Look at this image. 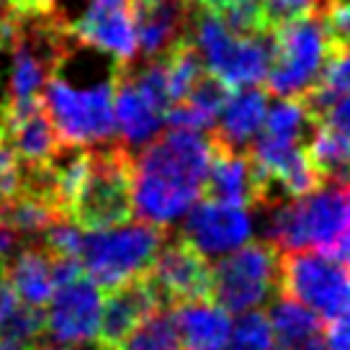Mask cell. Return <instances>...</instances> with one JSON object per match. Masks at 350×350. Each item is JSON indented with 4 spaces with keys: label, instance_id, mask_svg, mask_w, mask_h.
I'll list each match as a JSON object with an SVG mask.
<instances>
[{
    "label": "cell",
    "instance_id": "1",
    "mask_svg": "<svg viewBox=\"0 0 350 350\" xmlns=\"http://www.w3.org/2000/svg\"><path fill=\"white\" fill-rule=\"evenodd\" d=\"M211 163V131H160L150 144L131 154V204L134 217L170 227L188 214L204 193Z\"/></svg>",
    "mask_w": 350,
    "mask_h": 350
},
{
    "label": "cell",
    "instance_id": "2",
    "mask_svg": "<svg viewBox=\"0 0 350 350\" xmlns=\"http://www.w3.org/2000/svg\"><path fill=\"white\" fill-rule=\"evenodd\" d=\"M121 67H111L85 88L70 83L59 70H52L42 88V100L59 142L67 147H96L116 139L113 93Z\"/></svg>",
    "mask_w": 350,
    "mask_h": 350
},
{
    "label": "cell",
    "instance_id": "3",
    "mask_svg": "<svg viewBox=\"0 0 350 350\" xmlns=\"http://www.w3.org/2000/svg\"><path fill=\"white\" fill-rule=\"evenodd\" d=\"M170 234V227H160L144 219H129L103 230H85L80 260L85 265V273L106 291L134 275L147 273Z\"/></svg>",
    "mask_w": 350,
    "mask_h": 350
},
{
    "label": "cell",
    "instance_id": "4",
    "mask_svg": "<svg viewBox=\"0 0 350 350\" xmlns=\"http://www.w3.org/2000/svg\"><path fill=\"white\" fill-rule=\"evenodd\" d=\"M191 36L204 67L232 90L262 85L273 62V31L242 36L230 31L217 16L193 11Z\"/></svg>",
    "mask_w": 350,
    "mask_h": 350
},
{
    "label": "cell",
    "instance_id": "5",
    "mask_svg": "<svg viewBox=\"0 0 350 350\" xmlns=\"http://www.w3.org/2000/svg\"><path fill=\"white\" fill-rule=\"evenodd\" d=\"M134 217L131 152L116 139L90 147V163L70 219L83 230H103Z\"/></svg>",
    "mask_w": 350,
    "mask_h": 350
},
{
    "label": "cell",
    "instance_id": "6",
    "mask_svg": "<svg viewBox=\"0 0 350 350\" xmlns=\"http://www.w3.org/2000/svg\"><path fill=\"white\" fill-rule=\"evenodd\" d=\"M329 57L332 44L322 16H301L273 26V62L265 77L268 96H304L317 85Z\"/></svg>",
    "mask_w": 350,
    "mask_h": 350
},
{
    "label": "cell",
    "instance_id": "7",
    "mask_svg": "<svg viewBox=\"0 0 350 350\" xmlns=\"http://www.w3.org/2000/svg\"><path fill=\"white\" fill-rule=\"evenodd\" d=\"M281 250L271 240L242 242L214 262L211 299L230 314H242L278 296Z\"/></svg>",
    "mask_w": 350,
    "mask_h": 350
},
{
    "label": "cell",
    "instance_id": "8",
    "mask_svg": "<svg viewBox=\"0 0 350 350\" xmlns=\"http://www.w3.org/2000/svg\"><path fill=\"white\" fill-rule=\"evenodd\" d=\"M278 294L291 296L329 322L342 314L350 296V271L319 250H284Z\"/></svg>",
    "mask_w": 350,
    "mask_h": 350
},
{
    "label": "cell",
    "instance_id": "9",
    "mask_svg": "<svg viewBox=\"0 0 350 350\" xmlns=\"http://www.w3.org/2000/svg\"><path fill=\"white\" fill-rule=\"evenodd\" d=\"M147 273L152 278L163 304L167 306L211 299L214 265L208 262V255H204L196 245H191L180 234L175 237L170 234L165 240Z\"/></svg>",
    "mask_w": 350,
    "mask_h": 350
},
{
    "label": "cell",
    "instance_id": "10",
    "mask_svg": "<svg viewBox=\"0 0 350 350\" xmlns=\"http://www.w3.org/2000/svg\"><path fill=\"white\" fill-rule=\"evenodd\" d=\"M46 309V340L59 345L96 342L100 325L103 288L88 273L57 288Z\"/></svg>",
    "mask_w": 350,
    "mask_h": 350
},
{
    "label": "cell",
    "instance_id": "11",
    "mask_svg": "<svg viewBox=\"0 0 350 350\" xmlns=\"http://www.w3.org/2000/svg\"><path fill=\"white\" fill-rule=\"evenodd\" d=\"M178 234L196 245L204 255H224L250 240L252 219L245 208L201 196L188 208Z\"/></svg>",
    "mask_w": 350,
    "mask_h": 350
},
{
    "label": "cell",
    "instance_id": "12",
    "mask_svg": "<svg viewBox=\"0 0 350 350\" xmlns=\"http://www.w3.org/2000/svg\"><path fill=\"white\" fill-rule=\"evenodd\" d=\"M160 304H163V299L157 294L150 273H139L124 284L113 286V288H106L96 345L119 348L121 340L126 338L147 314H152Z\"/></svg>",
    "mask_w": 350,
    "mask_h": 350
},
{
    "label": "cell",
    "instance_id": "13",
    "mask_svg": "<svg viewBox=\"0 0 350 350\" xmlns=\"http://www.w3.org/2000/svg\"><path fill=\"white\" fill-rule=\"evenodd\" d=\"M77 42L96 46L119 62L137 59V31L129 0H93L88 11L70 23Z\"/></svg>",
    "mask_w": 350,
    "mask_h": 350
},
{
    "label": "cell",
    "instance_id": "14",
    "mask_svg": "<svg viewBox=\"0 0 350 350\" xmlns=\"http://www.w3.org/2000/svg\"><path fill=\"white\" fill-rule=\"evenodd\" d=\"M201 196L240 208L260 206V188L247 150H234L211 134V163Z\"/></svg>",
    "mask_w": 350,
    "mask_h": 350
},
{
    "label": "cell",
    "instance_id": "15",
    "mask_svg": "<svg viewBox=\"0 0 350 350\" xmlns=\"http://www.w3.org/2000/svg\"><path fill=\"white\" fill-rule=\"evenodd\" d=\"M137 31V57H160L191 31L193 13L186 0H129Z\"/></svg>",
    "mask_w": 350,
    "mask_h": 350
},
{
    "label": "cell",
    "instance_id": "16",
    "mask_svg": "<svg viewBox=\"0 0 350 350\" xmlns=\"http://www.w3.org/2000/svg\"><path fill=\"white\" fill-rule=\"evenodd\" d=\"M113 121H116V142L126 147L131 154L152 142L165 126V111L157 109L144 96L124 67L113 93Z\"/></svg>",
    "mask_w": 350,
    "mask_h": 350
},
{
    "label": "cell",
    "instance_id": "17",
    "mask_svg": "<svg viewBox=\"0 0 350 350\" xmlns=\"http://www.w3.org/2000/svg\"><path fill=\"white\" fill-rule=\"evenodd\" d=\"M268 113V90L260 85L240 88L230 96L224 109L219 111L211 134L234 150H247L260 134Z\"/></svg>",
    "mask_w": 350,
    "mask_h": 350
},
{
    "label": "cell",
    "instance_id": "18",
    "mask_svg": "<svg viewBox=\"0 0 350 350\" xmlns=\"http://www.w3.org/2000/svg\"><path fill=\"white\" fill-rule=\"evenodd\" d=\"M183 350H224L232 335V314L214 299L175 304Z\"/></svg>",
    "mask_w": 350,
    "mask_h": 350
},
{
    "label": "cell",
    "instance_id": "19",
    "mask_svg": "<svg viewBox=\"0 0 350 350\" xmlns=\"http://www.w3.org/2000/svg\"><path fill=\"white\" fill-rule=\"evenodd\" d=\"M52 260L55 255L42 245V240H29L18 255L8 262L5 278L11 281L13 291L23 301L33 306H46L55 296V281H52Z\"/></svg>",
    "mask_w": 350,
    "mask_h": 350
},
{
    "label": "cell",
    "instance_id": "20",
    "mask_svg": "<svg viewBox=\"0 0 350 350\" xmlns=\"http://www.w3.org/2000/svg\"><path fill=\"white\" fill-rule=\"evenodd\" d=\"M0 340L31 350L46 342V309L23 301L5 278V271L0 273Z\"/></svg>",
    "mask_w": 350,
    "mask_h": 350
},
{
    "label": "cell",
    "instance_id": "21",
    "mask_svg": "<svg viewBox=\"0 0 350 350\" xmlns=\"http://www.w3.org/2000/svg\"><path fill=\"white\" fill-rule=\"evenodd\" d=\"M268 317H271V327H273L275 350L294 348V345L309 342L314 338H322V332H325V319L319 317L317 312H312L306 304L284 294H278L271 301Z\"/></svg>",
    "mask_w": 350,
    "mask_h": 350
},
{
    "label": "cell",
    "instance_id": "22",
    "mask_svg": "<svg viewBox=\"0 0 350 350\" xmlns=\"http://www.w3.org/2000/svg\"><path fill=\"white\" fill-rule=\"evenodd\" d=\"M62 219V211L46 196L36 193L31 188H18L13 196L0 201V224L11 227L26 240L42 237L49 224Z\"/></svg>",
    "mask_w": 350,
    "mask_h": 350
},
{
    "label": "cell",
    "instance_id": "23",
    "mask_svg": "<svg viewBox=\"0 0 350 350\" xmlns=\"http://www.w3.org/2000/svg\"><path fill=\"white\" fill-rule=\"evenodd\" d=\"M309 163L322 183H348L350 180V137L340 134L327 124L317 121L306 142Z\"/></svg>",
    "mask_w": 350,
    "mask_h": 350
},
{
    "label": "cell",
    "instance_id": "24",
    "mask_svg": "<svg viewBox=\"0 0 350 350\" xmlns=\"http://www.w3.org/2000/svg\"><path fill=\"white\" fill-rule=\"evenodd\" d=\"M116 350H183L175 309L160 304L152 314H147L126 338L121 340V345Z\"/></svg>",
    "mask_w": 350,
    "mask_h": 350
},
{
    "label": "cell",
    "instance_id": "25",
    "mask_svg": "<svg viewBox=\"0 0 350 350\" xmlns=\"http://www.w3.org/2000/svg\"><path fill=\"white\" fill-rule=\"evenodd\" d=\"M345 90H350V44L338 49V52H332L329 62L322 70V77L317 80V85L312 88V90H306L301 100L306 103V109L314 113V119L319 121L322 113Z\"/></svg>",
    "mask_w": 350,
    "mask_h": 350
},
{
    "label": "cell",
    "instance_id": "26",
    "mask_svg": "<svg viewBox=\"0 0 350 350\" xmlns=\"http://www.w3.org/2000/svg\"><path fill=\"white\" fill-rule=\"evenodd\" d=\"M227 350H275V338L268 312H262L260 306L250 309V312H242L237 322H232Z\"/></svg>",
    "mask_w": 350,
    "mask_h": 350
},
{
    "label": "cell",
    "instance_id": "27",
    "mask_svg": "<svg viewBox=\"0 0 350 350\" xmlns=\"http://www.w3.org/2000/svg\"><path fill=\"white\" fill-rule=\"evenodd\" d=\"M83 227L75 224L72 219H57L55 224H49L44 234L39 237L42 245L46 250L52 252V255H75L80 258V247H83Z\"/></svg>",
    "mask_w": 350,
    "mask_h": 350
},
{
    "label": "cell",
    "instance_id": "28",
    "mask_svg": "<svg viewBox=\"0 0 350 350\" xmlns=\"http://www.w3.org/2000/svg\"><path fill=\"white\" fill-rule=\"evenodd\" d=\"M322 124H327L332 129H338L340 134L350 137V90H345L342 96L335 98V103L322 113Z\"/></svg>",
    "mask_w": 350,
    "mask_h": 350
},
{
    "label": "cell",
    "instance_id": "29",
    "mask_svg": "<svg viewBox=\"0 0 350 350\" xmlns=\"http://www.w3.org/2000/svg\"><path fill=\"white\" fill-rule=\"evenodd\" d=\"M325 348L327 350H350V317L340 314V317L325 322Z\"/></svg>",
    "mask_w": 350,
    "mask_h": 350
},
{
    "label": "cell",
    "instance_id": "30",
    "mask_svg": "<svg viewBox=\"0 0 350 350\" xmlns=\"http://www.w3.org/2000/svg\"><path fill=\"white\" fill-rule=\"evenodd\" d=\"M26 242L29 240L23 234H18V232L5 227V224H0V273L8 268V262L18 255V250H21Z\"/></svg>",
    "mask_w": 350,
    "mask_h": 350
},
{
    "label": "cell",
    "instance_id": "31",
    "mask_svg": "<svg viewBox=\"0 0 350 350\" xmlns=\"http://www.w3.org/2000/svg\"><path fill=\"white\" fill-rule=\"evenodd\" d=\"M16 16H36V13L57 11V0H5Z\"/></svg>",
    "mask_w": 350,
    "mask_h": 350
},
{
    "label": "cell",
    "instance_id": "32",
    "mask_svg": "<svg viewBox=\"0 0 350 350\" xmlns=\"http://www.w3.org/2000/svg\"><path fill=\"white\" fill-rule=\"evenodd\" d=\"M13 33H16V16L5 0H0V52H11Z\"/></svg>",
    "mask_w": 350,
    "mask_h": 350
},
{
    "label": "cell",
    "instance_id": "33",
    "mask_svg": "<svg viewBox=\"0 0 350 350\" xmlns=\"http://www.w3.org/2000/svg\"><path fill=\"white\" fill-rule=\"evenodd\" d=\"M8 106H11V93L8 88L0 85V142L8 137Z\"/></svg>",
    "mask_w": 350,
    "mask_h": 350
},
{
    "label": "cell",
    "instance_id": "34",
    "mask_svg": "<svg viewBox=\"0 0 350 350\" xmlns=\"http://www.w3.org/2000/svg\"><path fill=\"white\" fill-rule=\"evenodd\" d=\"M286 350H327V348H325V340L314 338L309 340V342H301V345H294V348H286Z\"/></svg>",
    "mask_w": 350,
    "mask_h": 350
},
{
    "label": "cell",
    "instance_id": "35",
    "mask_svg": "<svg viewBox=\"0 0 350 350\" xmlns=\"http://www.w3.org/2000/svg\"><path fill=\"white\" fill-rule=\"evenodd\" d=\"M36 350H77V345H59V342H55V345H39Z\"/></svg>",
    "mask_w": 350,
    "mask_h": 350
},
{
    "label": "cell",
    "instance_id": "36",
    "mask_svg": "<svg viewBox=\"0 0 350 350\" xmlns=\"http://www.w3.org/2000/svg\"><path fill=\"white\" fill-rule=\"evenodd\" d=\"M0 350H31V348L18 345V342H8V340H0Z\"/></svg>",
    "mask_w": 350,
    "mask_h": 350
},
{
    "label": "cell",
    "instance_id": "37",
    "mask_svg": "<svg viewBox=\"0 0 350 350\" xmlns=\"http://www.w3.org/2000/svg\"><path fill=\"white\" fill-rule=\"evenodd\" d=\"M342 314H345V317H350V296H348V304H345V309H342Z\"/></svg>",
    "mask_w": 350,
    "mask_h": 350
},
{
    "label": "cell",
    "instance_id": "38",
    "mask_svg": "<svg viewBox=\"0 0 350 350\" xmlns=\"http://www.w3.org/2000/svg\"><path fill=\"white\" fill-rule=\"evenodd\" d=\"M96 350H116V348H106V345H96Z\"/></svg>",
    "mask_w": 350,
    "mask_h": 350
}]
</instances>
